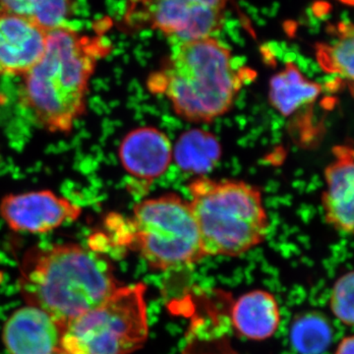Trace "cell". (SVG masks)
I'll return each mask as SVG.
<instances>
[{"mask_svg":"<svg viewBox=\"0 0 354 354\" xmlns=\"http://www.w3.org/2000/svg\"><path fill=\"white\" fill-rule=\"evenodd\" d=\"M0 7L50 32L66 24L74 12V0H0Z\"/></svg>","mask_w":354,"mask_h":354,"instance_id":"obj_18","label":"cell"},{"mask_svg":"<svg viewBox=\"0 0 354 354\" xmlns=\"http://www.w3.org/2000/svg\"><path fill=\"white\" fill-rule=\"evenodd\" d=\"M81 215L80 206L50 190L9 194L0 201V216L17 232L46 234Z\"/></svg>","mask_w":354,"mask_h":354,"instance_id":"obj_8","label":"cell"},{"mask_svg":"<svg viewBox=\"0 0 354 354\" xmlns=\"http://www.w3.org/2000/svg\"><path fill=\"white\" fill-rule=\"evenodd\" d=\"M339 1L346 4V6H353L354 0H339Z\"/></svg>","mask_w":354,"mask_h":354,"instance_id":"obj_21","label":"cell"},{"mask_svg":"<svg viewBox=\"0 0 354 354\" xmlns=\"http://www.w3.org/2000/svg\"><path fill=\"white\" fill-rule=\"evenodd\" d=\"M118 157L128 174L140 180L153 181L164 176L171 164V142L158 128H135L121 141Z\"/></svg>","mask_w":354,"mask_h":354,"instance_id":"obj_11","label":"cell"},{"mask_svg":"<svg viewBox=\"0 0 354 354\" xmlns=\"http://www.w3.org/2000/svg\"><path fill=\"white\" fill-rule=\"evenodd\" d=\"M48 32L0 7V76L23 77L43 57Z\"/></svg>","mask_w":354,"mask_h":354,"instance_id":"obj_10","label":"cell"},{"mask_svg":"<svg viewBox=\"0 0 354 354\" xmlns=\"http://www.w3.org/2000/svg\"><path fill=\"white\" fill-rule=\"evenodd\" d=\"M188 191L207 257H239L264 242L269 218L258 188L243 181L199 176Z\"/></svg>","mask_w":354,"mask_h":354,"instance_id":"obj_4","label":"cell"},{"mask_svg":"<svg viewBox=\"0 0 354 354\" xmlns=\"http://www.w3.org/2000/svg\"><path fill=\"white\" fill-rule=\"evenodd\" d=\"M55 354H68V353H64V351H58V353H55Z\"/></svg>","mask_w":354,"mask_h":354,"instance_id":"obj_23","label":"cell"},{"mask_svg":"<svg viewBox=\"0 0 354 354\" xmlns=\"http://www.w3.org/2000/svg\"><path fill=\"white\" fill-rule=\"evenodd\" d=\"M64 329L48 312L26 304L7 319L2 341L10 354H55L62 351Z\"/></svg>","mask_w":354,"mask_h":354,"instance_id":"obj_9","label":"cell"},{"mask_svg":"<svg viewBox=\"0 0 354 354\" xmlns=\"http://www.w3.org/2000/svg\"><path fill=\"white\" fill-rule=\"evenodd\" d=\"M335 160L325 169L326 188L323 209L328 223L342 234L354 227V155L351 146L333 149Z\"/></svg>","mask_w":354,"mask_h":354,"instance_id":"obj_12","label":"cell"},{"mask_svg":"<svg viewBox=\"0 0 354 354\" xmlns=\"http://www.w3.org/2000/svg\"><path fill=\"white\" fill-rule=\"evenodd\" d=\"M111 51L99 37L62 26L48 32L43 57L23 76L26 108L44 129L68 134L87 109L91 79Z\"/></svg>","mask_w":354,"mask_h":354,"instance_id":"obj_1","label":"cell"},{"mask_svg":"<svg viewBox=\"0 0 354 354\" xmlns=\"http://www.w3.org/2000/svg\"><path fill=\"white\" fill-rule=\"evenodd\" d=\"M334 332L327 317L308 311L293 319L290 326L291 346L298 354H323L330 348Z\"/></svg>","mask_w":354,"mask_h":354,"instance_id":"obj_16","label":"cell"},{"mask_svg":"<svg viewBox=\"0 0 354 354\" xmlns=\"http://www.w3.org/2000/svg\"><path fill=\"white\" fill-rule=\"evenodd\" d=\"M131 221L130 250L155 271H181L207 257L189 202L176 193L139 202Z\"/></svg>","mask_w":354,"mask_h":354,"instance_id":"obj_5","label":"cell"},{"mask_svg":"<svg viewBox=\"0 0 354 354\" xmlns=\"http://www.w3.org/2000/svg\"><path fill=\"white\" fill-rule=\"evenodd\" d=\"M142 18L171 44L214 38L223 29L227 0H143Z\"/></svg>","mask_w":354,"mask_h":354,"instance_id":"obj_7","label":"cell"},{"mask_svg":"<svg viewBox=\"0 0 354 354\" xmlns=\"http://www.w3.org/2000/svg\"><path fill=\"white\" fill-rule=\"evenodd\" d=\"M335 354H354V339L353 335L344 337L335 349Z\"/></svg>","mask_w":354,"mask_h":354,"instance_id":"obj_20","label":"cell"},{"mask_svg":"<svg viewBox=\"0 0 354 354\" xmlns=\"http://www.w3.org/2000/svg\"><path fill=\"white\" fill-rule=\"evenodd\" d=\"M18 281L26 304L48 312L64 327L120 286L106 256L75 243L28 251Z\"/></svg>","mask_w":354,"mask_h":354,"instance_id":"obj_2","label":"cell"},{"mask_svg":"<svg viewBox=\"0 0 354 354\" xmlns=\"http://www.w3.org/2000/svg\"><path fill=\"white\" fill-rule=\"evenodd\" d=\"M353 288L354 274L351 271L337 279L330 297L332 313L341 323L349 327L354 322Z\"/></svg>","mask_w":354,"mask_h":354,"instance_id":"obj_19","label":"cell"},{"mask_svg":"<svg viewBox=\"0 0 354 354\" xmlns=\"http://www.w3.org/2000/svg\"><path fill=\"white\" fill-rule=\"evenodd\" d=\"M316 60L326 73L341 77L353 93L354 78V31L351 23L342 24L337 38L330 43L317 44Z\"/></svg>","mask_w":354,"mask_h":354,"instance_id":"obj_17","label":"cell"},{"mask_svg":"<svg viewBox=\"0 0 354 354\" xmlns=\"http://www.w3.org/2000/svg\"><path fill=\"white\" fill-rule=\"evenodd\" d=\"M232 324L236 334L249 341L270 339L281 324V312L276 297L269 291L262 290L241 295L232 305Z\"/></svg>","mask_w":354,"mask_h":354,"instance_id":"obj_13","label":"cell"},{"mask_svg":"<svg viewBox=\"0 0 354 354\" xmlns=\"http://www.w3.org/2000/svg\"><path fill=\"white\" fill-rule=\"evenodd\" d=\"M321 92V85L307 79L293 62H288L270 81L269 101L272 108L288 118L315 101Z\"/></svg>","mask_w":354,"mask_h":354,"instance_id":"obj_14","label":"cell"},{"mask_svg":"<svg viewBox=\"0 0 354 354\" xmlns=\"http://www.w3.org/2000/svg\"><path fill=\"white\" fill-rule=\"evenodd\" d=\"M2 279H3V272L0 270V283H1Z\"/></svg>","mask_w":354,"mask_h":354,"instance_id":"obj_22","label":"cell"},{"mask_svg":"<svg viewBox=\"0 0 354 354\" xmlns=\"http://www.w3.org/2000/svg\"><path fill=\"white\" fill-rule=\"evenodd\" d=\"M221 158L220 141L213 133L191 129L183 133L172 147V160L184 172L205 176Z\"/></svg>","mask_w":354,"mask_h":354,"instance_id":"obj_15","label":"cell"},{"mask_svg":"<svg viewBox=\"0 0 354 354\" xmlns=\"http://www.w3.org/2000/svg\"><path fill=\"white\" fill-rule=\"evenodd\" d=\"M147 286H120L104 301L67 324L62 351L68 354H131L149 337Z\"/></svg>","mask_w":354,"mask_h":354,"instance_id":"obj_6","label":"cell"},{"mask_svg":"<svg viewBox=\"0 0 354 354\" xmlns=\"http://www.w3.org/2000/svg\"><path fill=\"white\" fill-rule=\"evenodd\" d=\"M241 86L230 48L216 37L171 44L167 64L148 80L153 94L165 95L179 118L194 123L225 115Z\"/></svg>","mask_w":354,"mask_h":354,"instance_id":"obj_3","label":"cell"}]
</instances>
